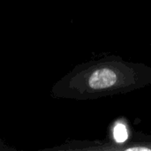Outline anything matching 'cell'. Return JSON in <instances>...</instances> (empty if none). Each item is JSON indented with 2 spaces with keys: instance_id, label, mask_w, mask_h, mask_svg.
<instances>
[{
  "instance_id": "6da1fadb",
  "label": "cell",
  "mask_w": 151,
  "mask_h": 151,
  "mask_svg": "<svg viewBox=\"0 0 151 151\" xmlns=\"http://www.w3.org/2000/svg\"><path fill=\"white\" fill-rule=\"evenodd\" d=\"M118 80L114 71L109 68H101L95 71L89 77V87L94 89H103L112 87Z\"/></svg>"
},
{
  "instance_id": "7a4b0ae2",
  "label": "cell",
  "mask_w": 151,
  "mask_h": 151,
  "mask_svg": "<svg viewBox=\"0 0 151 151\" xmlns=\"http://www.w3.org/2000/svg\"><path fill=\"white\" fill-rule=\"evenodd\" d=\"M127 131L123 124H118L114 130V138L118 142H124L127 139Z\"/></svg>"
}]
</instances>
